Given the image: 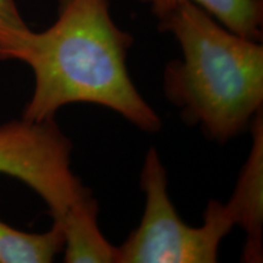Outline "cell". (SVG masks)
<instances>
[{
    "label": "cell",
    "mask_w": 263,
    "mask_h": 263,
    "mask_svg": "<svg viewBox=\"0 0 263 263\" xmlns=\"http://www.w3.org/2000/svg\"><path fill=\"white\" fill-rule=\"evenodd\" d=\"M133 38L111 17L108 0H60L57 21L29 31L11 60L28 65L34 89L22 118H54L62 106L94 104L123 116L146 133L161 120L134 87L126 59Z\"/></svg>",
    "instance_id": "cell-1"
},
{
    "label": "cell",
    "mask_w": 263,
    "mask_h": 263,
    "mask_svg": "<svg viewBox=\"0 0 263 263\" xmlns=\"http://www.w3.org/2000/svg\"><path fill=\"white\" fill-rule=\"evenodd\" d=\"M172 33L182 60L167 65L163 89L183 117L226 143L244 132L263 105V45L241 37L185 3L159 22Z\"/></svg>",
    "instance_id": "cell-2"
},
{
    "label": "cell",
    "mask_w": 263,
    "mask_h": 263,
    "mask_svg": "<svg viewBox=\"0 0 263 263\" xmlns=\"http://www.w3.org/2000/svg\"><path fill=\"white\" fill-rule=\"evenodd\" d=\"M146 195L137 229L117 248L116 263H213L222 239L235 226L226 203L211 200L199 228L186 226L167 193V176L157 151H147L140 176Z\"/></svg>",
    "instance_id": "cell-3"
},
{
    "label": "cell",
    "mask_w": 263,
    "mask_h": 263,
    "mask_svg": "<svg viewBox=\"0 0 263 263\" xmlns=\"http://www.w3.org/2000/svg\"><path fill=\"white\" fill-rule=\"evenodd\" d=\"M72 143L54 118L0 124V174L25 183L48 205L54 222L93 199L71 170Z\"/></svg>",
    "instance_id": "cell-4"
},
{
    "label": "cell",
    "mask_w": 263,
    "mask_h": 263,
    "mask_svg": "<svg viewBox=\"0 0 263 263\" xmlns=\"http://www.w3.org/2000/svg\"><path fill=\"white\" fill-rule=\"evenodd\" d=\"M251 153L239 174L236 188L226 203L235 224L246 233L242 261L262 262L263 224V120L262 110L251 122Z\"/></svg>",
    "instance_id": "cell-5"
},
{
    "label": "cell",
    "mask_w": 263,
    "mask_h": 263,
    "mask_svg": "<svg viewBox=\"0 0 263 263\" xmlns=\"http://www.w3.org/2000/svg\"><path fill=\"white\" fill-rule=\"evenodd\" d=\"M98 203L94 199L72 210L61 222L64 261L67 263H116L117 248L104 238L98 226Z\"/></svg>",
    "instance_id": "cell-6"
},
{
    "label": "cell",
    "mask_w": 263,
    "mask_h": 263,
    "mask_svg": "<svg viewBox=\"0 0 263 263\" xmlns=\"http://www.w3.org/2000/svg\"><path fill=\"white\" fill-rule=\"evenodd\" d=\"M162 21L178 6L192 3L209 12L219 24L241 37L261 42L263 0H141Z\"/></svg>",
    "instance_id": "cell-7"
},
{
    "label": "cell",
    "mask_w": 263,
    "mask_h": 263,
    "mask_svg": "<svg viewBox=\"0 0 263 263\" xmlns=\"http://www.w3.org/2000/svg\"><path fill=\"white\" fill-rule=\"evenodd\" d=\"M64 244V232L57 222L48 232L26 233L0 221V263L52 262Z\"/></svg>",
    "instance_id": "cell-8"
},
{
    "label": "cell",
    "mask_w": 263,
    "mask_h": 263,
    "mask_svg": "<svg viewBox=\"0 0 263 263\" xmlns=\"http://www.w3.org/2000/svg\"><path fill=\"white\" fill-rule=\"evenodd\" d=\"M28 31L16 0H0V60H11L12 52Z\"/></svg>",
    "instance_id": "cell-9"
}]
</instances>
